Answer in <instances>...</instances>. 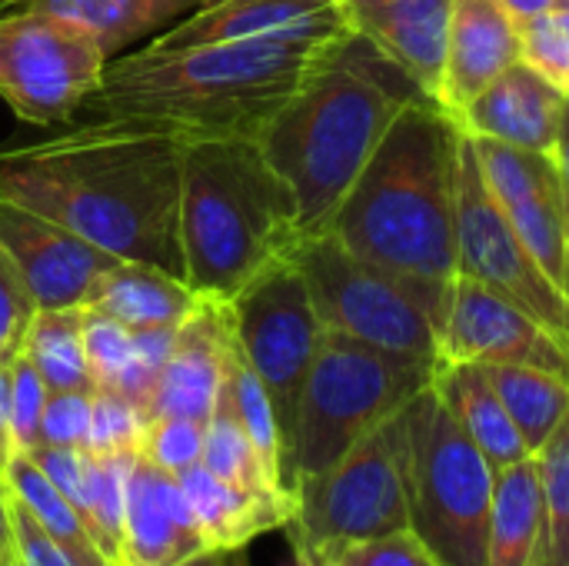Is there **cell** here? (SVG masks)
Masks as SVG:
<instances>
[{
  "label": "cell",
  "mask_w": 569,
  "mask_h": 566,
  "mask_svg": "<svg viewBox=\"0 0 569 566\" xmlns=\"http://www.w3.org/2000/svg\"><path fill=\"white\" fill-rule=\"evenodd\" d=\"M520 60V27L497 0H453L437 103L457 117Z\"/></svg>",
  "instance_id": "obj_21"
},
{
  "label": "cell",
  "mask_w": 569,
  "mask_h": 566,
  "mask_svg": "<svg viewBox=\"0 0 569 566\" xmlns=\"http://www.w3.org/2000/svg\"><path fill=\"white\" fill-rule=\"evenodd\" d=\"M553 167L560 173V183H563V193L569 200V107L563 113V123H560V137H557V147H553Z\"/></svg>",
  "instance_id": "obj_46"
},
{
  "label": "cell",
  "mask_w": 569,
  "mask_h": 566,
  "mask_svg": "<svg viewBox=\"0 0 569 566\" xmlns=\"http://www.w3.org/2000/svg\"><path fill=\"white\" fill-rule=\"evenodd\" d=\"M433 360L380 350L323 327L283 454L287 494L330 470L367 434L400 414L433 384Z\"/></svg>",
  "instance_id": "obj_6"
},
{
  "label": "cell",
  "mask_w": 569,
  "mask_h": 566,
  "mask_svg": "<svg viewBox=\"0 0 569 566\" xmlns=\"http://www.w3.org/2000/svg\"><path fill=\"white\" fill-rule=\"evenodd\" d=\"M107 63L100 43L67 17L33 7L0 13V97L23 123H73Z\"/></svg>",
  "instance_id": "obj_10"
},
{
  "label": "cell",
  "mask_w": 569,
  "mask_h": 566,
  "mask_svg": "<svg viewBox=\"0 0 569 566\" xmlns=\"http://www.w3.org/2000/svg\"><path fill=\"white\" fill-rule=\"evenodd\" d=\"M513 427L520 430L530 454H537L569 410V377L540 370V367H513L497 364L487 367Z\"/></svg>",
  "instance_id": "obj_28"
},
{
  "label": "cell",
  "mask_w": 569,
  "mask_h": 566,
  "mask_svg": "<svg viewBox=\"0 0 569 566\" xmlns=\"http://www.w3.org/2000/svg\"><path fill=\"white\" fill-rule=\"evenodd\" d=\"M150 414L117 390H93L90 410V454H137L143 447Z\"/></svg>",
  "instance_id": "obj_33"
},
{
  "label": "cell",
  "mask_w": 569,
  "mask_h": 566,
  "mask_svg": "<svg viewBox=\"0 0 569 566\" xmlns=\"http://www.w3.org/2000/svg\"><path fill=\"white\" fill-rule=\"evenodd\" d=\"M183 140L130 123H80L0 147V197L23 203L100 250L183 277Z\"/></svg>",
  "instance_id": "obj_1"
},
{
  "label": "cell",
  "mask_w": 569,
  "mask_h": 566,
  "mask_svg": "<svg viewBox=\"0 0 569 566\" xmlns=\"http://www.w3.org/2000/svg\"><path fill=\"white\" fill-rule=\"evenodd\" d=\"M83 347L93 390H117L133 364V330L100 310L83 307Z\"/></svg>",
  "instance_id": "obj_34"
},
{
  "label": "cell",
  "mask_w": 569,
  "mask_h": 566,
  "mask_svg": "<svg viewBox=\"0 0 569 566\" xmlns=\"http://www.w3.org/2000/svg\"><path fill=\"white\" fill-rule=\"evenodd\" d=\"M473 140L480 173L517 230L520 244L533 254L543 274L563 290V247H567V193L550 153L517 150L497 140Z\"/></svg>",
  "instance_id": "obj_15"
},
{
  "label": "cell",
  "mask_w": 569,
  "mask_h": 566,
  "mask_svg": "<svg viewBox=\"0 0 569 566\" xmlns=\"http://www.w3.org/2000/svg\"><path fill=\"white\" fill-rule=\"evenodd\" d=\"M230 344H233L230 304L200 297L190 317L177 327L173 350L150 397V420L190 417L207 424L227 380Z\"/></svg>",
  "instance_id": "obj_17"
},
{
  "label": "cell",
  "mask_w": 569,
  "mask_h": 566,
  "mask_svg": "<svg viewBox=\"0 0 569 566\" xmlns=\"http://www.w3.org/2000/svg\"><path fill=\"white\" fill-rule=\"evenodd\" d=\"M43 477L80 510V517L87 514V470H90V454L80 447H33L27 454ZM87 524V520H83Z\"/></svg>",
  "instance_id": "obj_41"
},
{
  "label": "cell",
  "mask_w": 569,
  "mask_h": 566,
  "mask_svg": "<svg viewBox=\"0 0 569 566\" xmlns=\"http://www.w3.org/2000/svg\"><path fill=\"white\" fill-rule=\"evenodd\" d=\"M337 43V40H333ZM333 43L233 40L113 57L80 123H130L197 140H260Z\"/></svg>",
  "instance_id": "obj_2"
},
{
  "label": "cell",
  "mask_w": 569,
  "mask_h": 566,
  "mask_svg": "<svg viewBox=\"0 0 569 566\" xmlns=\"http://www.w3.org/2000/svg\"><path fill=\"white\" fill-rule=\"evenodd\" d=\"M343 7L350 27L373 40L427 97L437 100L453 0H343Z\"/></svg>",
  "instance_id": "obj_20"
},
{
  "label": "cell",
  "mask_w": 569,
  "mask_h": 566,
  "mask_svg": "<svg viewBox=\"0 0 569 566\" xmlns=\"http://www.w3.org/2000/svg\"><path fill=\"white\" fill-rule=\"evenodd\" d=\"M47 384L37 374V367L20 354L10 364V434H13V450L30 454L40 447V420L47 407Z\"/></svg>",
  "instance_id": "obj_38"
},
{
  "label": "cell",
  "mask_w": 569,
  "mask_h": 566,
  "mask_svg": "<svg viewBox=\"0 0 569 566\" xmlns=\"http://www.w3.org/2000/svg\"><path fill=\"white\" fill-rule=\"evenodd\" d=\"M460 127L433 100H410L343 197L333 234L353 257L420 284L457 277Z\"/></svg>",
  "instance_id": "obj_4"
},
{
  "label": "cell",
  "mask_w": 569,
  "mask_h": 566,
  "mask_svg": "<svg viewBox=\"0 0 569 566\" xmlns=\"http://www.w3.org/2000/svg\"><path fill=\"white\" fill-rule=\"evenodd\" d=\"M297 557V566H320L313 557H307V554H293Z\"/></svg>",
  "instance_id": "obj_50"
},
{
  "label": "cell",
  "mask_w": 569,
  "mask_h": 566,
  "mask_svg": "<svg viewBox=\"0 0 569 566\" xmlns=\"http://www.w3.org/2000/svg\"><path fill=\"white\" fill-rule=\"evenodd\" d=\"M407 407L367 434L330 470L293 490V517L283 527L293 554L327 557L347 544L410 530Z\"/></svg>",
  "instance_id": "obj_9"
},
{
  "label": "cell",
  "mask_w": 569,
  "mask_h": 566,
  "mask_svg": "<svg viewBox=\"0 0 569 566\" xmlns=\"http://www.w3.org/2000/svg\"><path fill=\"white\" fill-rule=\"evenodd\" d=\"M7 484L13 497L37 517V524L53 537V544L70 557L73 566H110V560L100 554L97 540L90 537L80 510L43 477V470L27 457L13 454L10 464L3 467Z\"/></svg>",
  "instance_id": "obj_27"
},
{
  "label": "cell",
  "mask_w": 569,
  "mask_h": 566,
  "mask_svg": "<svg viewBox=\"0 0 569 566\" xmlns=\"http://www.w3.org/2000/svg\"><path fill=\"white\" fill-rule=\"evenodd\" d=\"M553 13L560 17L563 27H569V0H553Z\"/></svg>",
  "instance_id": "obj_49"
},
{
  "label": "cell",
  "mask_w": 569,
  "mask_h": 566,
  "mask_svg": "<svg viewBox=\"0 0 569 566\" xmlns=\"http://www.w3.org/2000/svg\"><path fill=\"white\" fill-rule=\"evenodd\" d=\"M203 550L210 547L180 480L137 450L127 470L123 566H180Z\"/></svg>",
  "instance_id": "obj_18"
},
{
  "label": "cell",
  "mask_w": 569,
  "mask_h": 566,
  "mask_svg": "<svg viewBox=\"0 0 569 566\" xmlns=\"http://www.w3.org/2000/svg\"><path fill=\"white\" fill-rule=\"evenodd\" d=\"M433 390L493 470L533 457L483 364H437Z\"/></svg>",
  "instance_id": "obj_23"
},
{
  "label": "cell",
  "mask_w": 569,
  "mask_h": 566,
  "mask_svg": "<svg viewBox=\"0 0 569 566\" xmlns=\"http://www.w3.org/2000/svg\"><path fill=\"white\" fill-rule=\"evenodd\" d=\"M207 3H213V0H207Z\"/></svg>",
  "instance_id": "obj_54"
},
{
  "label": "cell",
  "mask_w": 569,
  "mask_h": 566,
  "mask_svg": "<svg viewBox=\"0 0 569 566\" xmlns=\"http://www.w3.org/2000/svg\"><path fill=\"white\" fill-rule=\"evenodd\" d=\"M3 3H13V7H23L27 0H3Z\"/></svg>",
  "instance_id": "obj_51"
},
{
  "label": "cell",
  "mask_w": 569,
  "mask_h": 566,
  "mask_svg": "<svg viewBox=\"0 0 569 566\" xmlns=\"http://www.w3.org/2000/svg\"><path fill=\"white\" fill-rule=\"evenodd\" d=\"M497 3L517 20V27H523V23H530V20L553 10V0H497Z\"/></svg>",
  "instance_id": "obj_45"
},
{
  "label": "cell",
  "mask_w": 569,
  "mask_h": 566,
  "mask_svg": "<svg viewBox=\"0 0 569 566\" xmlns=\"http://www.w3.org/2000/svg\"><path fill=\"white\" fill-rule=\"evenodd\" d=\"M0 244L17 260L30 284L37 310L87 307L100 280L120 264V257L83 240L70 227L0 197Z\"/></svg>",
  "instance_id": "obj_14"
},
{
  "label": "cell",
  "mask_w": 569,
  "mask_h": 566,
  "mask_svg": "<svg viewBox=\"0 0 569 566\" xmlns=\"http://www.w3.org/2000/svg\"><path fill=\"white\" fill-rule=\"evenodd\" d=\"M227 397L233 404V414L240 420V427L247 430L267 477L283 487V437H280V424H277V410L270 404L267 387L260 384V377L253 374V367L243 360L237 337L230 344V357H227Z\"/></svg>",
  "instance_id": "obj_30"
},
{
  "label": "cell",
  "mask_w": 569,
  "mask_h": 566,
  "mask_svg": "<svg viewBox=\"0 0 569 566\" xmlns=\"http://www.w3.org/2000/svg\"><path fill=\"white\" fill-rule=\"evenodd\" d=\"M297 264L327 330L437 364L453 284H420L353 257L333 234L300 244Z\"/></svg>",
  "instance_id": "obj_8"
},
{
  "label": "cell",
  "mask_w": 569,
  "mask_h": 566,
  "mask_svg": "<svg viewBox=\"0 0 569 566\" xmlns=\"http://www.w3.org/2000/svg\"><path fill=\"white\" fill-rule=\"evenodd\" d=\"M20 354L37 367L50 394L93 390V374L83 347V307L37 310Z\"/></svg>",
  "instance_id": "obj_29"
},
{
  "label": "cell",
  "mask_w": 569,
  "mask_h": 566,
  "mask_svg": "<svg viewBox=\"0 0 569 566\" xmlns=\"http://www.w3.org/2000/svg\"><path fill=\"white\" fill-rule=\"evenodd\" d=\"M197 294L183 277H173L153 264L120 260L97 287L90 310H100L127 330L180 327L197 307Z\"/></svg>",
  "instance_id": "obj_24"
},
{
  "label": "cell",
  "mask_w": 569,
  "mask_h": 566,
  "mask_svg": "<svg viewBox=\"0 0 569 566\" xmlns=\"http://www.w3.org/2000/svg\"><path fill=\"white\" fill-rule=\"evenodd\" d=\"M410 530L440 566H490V507L497 470L453 420L433 384L407 407Z\"/></svg>",
  "instance_id": "obj_7"
},
{
  "label": "cell",
  "mask_w": 569,
  "mask_h": 566,
  "mask_svg": "<svg viewBox=\"0 0 569 566\" xmlns=\"http://www.w3.org/2000/svg\"><path fill=\"white\" fill-rule=\"evenodd\" d=\"M13 566H23V564H13Z\"/></svg>",
  "instance_id": "obj_53"
},
{
  "label": "cell",
  "mask_w": 569,
  "mask_h": 566,
  "mask_svg": "<svg viewBox=\"0 0 569 566\" xmlns=\"http://www.w3.org/2000/svg\"><path fill=\"white\" fill-rule=\"evenodd\" d=\"M180 566H223V550H203V554L190 557L187 564Z\"/></svg>",
  "instance_id": "obj_47"
},
{
  "label": "cell",
  "mask_w": 569,
  "mask_h": 566,
  "mask_svg": "<svg viewBox=\"0 0 569 566\" xmlns=\"http://www.w3.org/2000/svg\"><path fill=\"white\" fill-rule=\"evenodd\" d=\"M13 434H10V364L0 367V470L13 457Z\"/></svg>",
  "instance_id": "obj_44"
},
{
  "label": "cell",
  "mask_w": 569,
  "mask_h": 566,
  "mask_svg": "<svg viewBox=\"0 0 569 566\" xmlns=\"http://www.w3.org/2000/svg\"><path fill=\"white\" fill-rule=\"evenodd\" d=\"M13 537H17V564L23 566H73L70 557L53 544V537L37 524V517L13 497Z\"/></svg>",
  "instance_id": "obj_42"
},
{
  "label": "cell",
  "mask_w": 569,
  "mask_h": 566,
  "mask_svg": "<svg viewBox=\"0 0 569 566\" xmlns=\"http://www.w3.org/2000/svg\"><path fill=\"white\" fill-rule=\"evenodd\" d=\"M3 10H13V3H3V0H0V13H3Z\"/></svg>",
  "instance_id": "obj_52"
},
{
  "label": "cell",
  "mask_w": 569,
  "mask_h": 566,
  "mask_svg": "<svg viewBox=\"0 0 569 566\" xmlns=\"http://www.w3.org/2000/svg\"><path fill=\"white\" fill-rule=\"evenodd\" d=\"M543 534V487L533 457L497 470L490 507V566H533Z\"/></svg>",
  "instance_id": "obj_25"
},
{
  "label": "cell",
  "mask_w": 569,
  "mask_h": 566,
  "mask_svg": "<svg viewBox=\"0 0 569 566\" xmlns=\"http://www.w3.org/2000/svg\"><path fill=\"white\" fill-rule=\"evenodd\" d=\"M223 566H250L247 547L243 550H223Z\"/></svg>",
  "instance_id": "obj_48"
},
{
  "label": "cell",
  "mask_w": 569,
  "mask_h": 566,
  "mask_svg": "<svg viewBox=\"0 0 569 566\" xmlns=\"http://www.w3.org/2000/svg\"><path fill=\"white\" fill-rule=\"evenodd\" d=\"M417 97L427 93L413 77L350 30L280 107L260 147L297 197L303 240L330 230L387 127Z\"/></svg>",
  "instance_id": "obj_3"
},
{
  "label": "cell",
  "mask_w": 569,
  "mask_h": 566,
  "mask_svg": "<svg viewBox=\"0 0 569 566\" xmlns=\"http://www.w3.org/2000/svg\"><path fill=\"white\" fill-rule=\"evenodd\" d=\"M567 107L569 97L543 80L530 63L517 60L453 120L467 137L497 140L533 153H553Z\"/></svg>",
  "instance_id": "obj_19"
},
{
  "label": "cell",
  "mask_w": 569,
  "mask_h": 566,
  "mask_svg": "<svg viewBox=\"0 0 569 566\" xmlns=\"http://www.w3.org/2000/svg\"><path fill=\"white\" fill-rule=\"evenodd\" d=\"M37 317V300L10 250L0 244V367L13 364L23 350L27 330Z\"/></svg>",
  "instance_id": "obj_36"
},
{
  "label": "cell",
  "mask_w": 569,
  "mask_h": 566,
  "mask_svg": "<svg viewBox=\"0 0 569 566\" xmlns=\"http://www.w3.org/2000/svg\"><path fill=\"white\" fill-rule=\"evenodd\" d=\"M93 390H57L47 397L40 420V447H80L90 437Z\"/></svg>",
  "instance_id": "obj_40"
},
{
  "label": "cell",
  "mask_w": 569,
  "mask_h": 566,
  "mask_svg": "<svg viewBox=\"0 0 569 566\" xmlns=\"http://www.w3.org/2000/svg\"><path fill=\"white\" fill-rule=\"evenodd\" d=\"M343 0H213L160 30L150 50H190L233 40L333 43L350 33Z\"/></svg>",
  "instance_id": "obj_16"
},
{
  "label": "cell",
  "mask_w": 569,
  "mask_h": 566,
  "mask_svg": "<svg viewBox=\"0 0 569 566\" xmlns=\"http://www.w3.org/2000/svg\"><path fill=\"white\" fill-rule=\"evenodd\" d=\"M17 564V537H13V490L7 474L0 470V566Z\"/></svg>",
  "instance_id": "obj_43"
},
{
  "label": "cell",
  "mask_w": 569,
  "mask_h": 566,
  "mask_svg": "<svg viewBox=\"0 0 569 566\" xmlns=\"http://www.w3.org/2000/svg\"><path fill=\"white\" fill-rule=\"evenodd\" d=\"M533 460L543 487V534L533 566H569V410Z\"/></svg>",
  "instance_id": "obj_32"
},
{
  "label": "cell",
  "mask_w": 569,
  "mask_h": 566,
  "mask_svg": "<svg viewBox=\"0 0 569 566\" xmlns=\"http://www.w3.org/2000/svg\"><path fill=\"white\" fill-rule=\"evenodd\" d=\"M23 7L73 20L100 43L107 60H113L133 40L207 7V0H27Z\"/></svg>",
  "instance_id": "obj_26"
},
{
  "label": "cell",
  "mask_w": 569,
  "mask_h": 566,
  "mask_svg": "<svg viewBox=\"0 0 569 566\" xmlns=\"http://www.w3.org/2000/svg\"><path fill=\"white\" fill-rule=\"evenodd\" d=\"M457 274L490 287L493 294L527 310L569 350L567 294L520 244L507 214L493 200L480 173L473 140L463 130L457 160Z\"/></svg>",
  "instance_id": "obj_12"
},
{
  "label": "cell",
  "mask_w": 569,
  "mask_h": 566,
  "mask_svg": "<svg viewBox=\"0 0 569 566\" xmlns=\"http://www.w3.org/2000/svg\"><path fill=\"white\" fill-rule=\"evenodd\" d=\"M437 364H513L569 377V350L540 320L460 274L450 287Z\"/></svg>",
  "instance_id": "obj_13"
},
{
  "label": "cell",
  "mask_w": 569,
  "mask_h": 566,
  "mask_svg": "<svg viewBox=\"0 0 569 566\" xmlns=\"http://www.w3.org/2000/svg\"><path fill=\"white\" fill-rule=\"evenodd\" d=\"M520 60L569 97V27L553 10L520 27Z\"/></svg>",
  "instance_id": "obj_37"
},
{
  "label": "cell",
  "mask_w": 569,
  "mask_h": 566,
  "mask_svg": "<svg viewBox=\"0 0 569 566\" xmlns=\"http://www.w3.org/2000/svg\"><path fill=\"white\" fill-rule=\"evenodd\" d=\"M177 480L210 550H243L260 534L283 530L293 517L290 494H253L213 477L200 464L183 470Z\"/></svg>",
  "instance_id": "obj_22"
},
{
  "label": "cell",
  "mask_w": 569,
  "mask_h": 566,
  "mask_svg": "<svg viewBox=\"0 0 569 566\" xmlns=\"http://www.w3.org/2000/svg\"><path fill=\"white\" fill-rule=\"evenodd\" d=\"M230 320L243 360L270 394L287 454L297 400L323 340V324L297 254L250 280L230 300Z\"/></svg>",
  "instance_id": "obj_11"
},
{
  "label": "cell",
  "mask_w": 569,
  "mask_h": 566,
  "mask_svg": "<svg viewBox=\"0 0 569 566\" xmlns=\"http://www.w3.org/2000/svg\"><path fill=\"white\" fill-rule=\"evenodd\" d=\"M200 467H207L213 477H220L227 484H237L243 490H253V494H287V490H280L267 477V470H263V464H260L247 430L240 427V420L233 414V404L227 397V380H223L220 400H217V407H213V414H210V420L203 427Z\"/></svg>",
  "instance_id": "obj_31"
},
{
  "label": "cell",
  "mask_w": 569,
  "mask_h": 566,
  "mask_svg": "<svg viewBox=\"0 0 569 566\" xmlns=\"http://www.w3.org/2000/svg\"><path fill=\"white\" fill-rule=\"evenodd\" d=\"M313 560L320 566H440L427 554V547L420 544V537L413 530L347 544V547H337L327 557H313Z\"/></svg>",
  "instance_id": "obj_39"
},
{
  "label": "cell",
  "mask_w": 569,
  "mask_h": 566,
  "mask_svg": "<svg viewBox=\"0 0 569 566\" xmlns=\"http://www.w3.org/2000/svg\"><path fill=\"white\" fill-rule=\"evenodd\" d=\"M300 210L260 140L183 147L180 247L197 297L230 304L250 280L300 250Z\"/></svg>",
  "instance_id": "obj_5"
},
{
  "label": "cell",
  "mask_w": 569,
  "mask_h": 566,
  "mask_svg": "<svg viewBox=\"0 0 569 566\" xmlns=\"http://www.w3.org/2000/svg\"><path fill=\"white\" fill-rule=\"evenodd\" d=\"M203 427L207 424L190 420V417H153L147 424L140 454L153 467L180 477L183 470L197 467L203 457Z\"/></svg>",
  "instance_id": "obj_35"
}]
</instances>
